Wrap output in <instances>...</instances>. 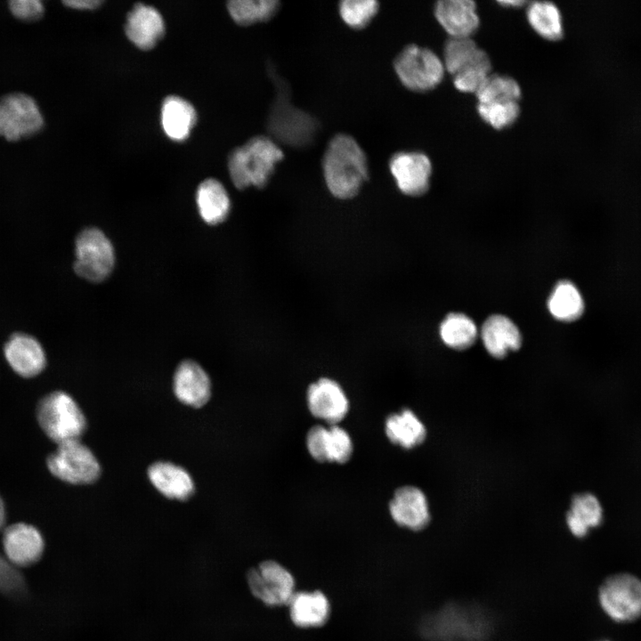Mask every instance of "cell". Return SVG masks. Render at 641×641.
Instances as JSON below:
<instances>
[{"label": "cell", "instance_id": "1", "mask_svg": "<svg viewBox=\"0 0 641 641\" xmlns=\"http://www.w3.org/2000/svg\"><path fill=\"white\" fill-rule=\"evenodd\" d=\"M322 171L329 192L340 199L353 198L369 178L366 155L345 134L331 138L322 158Z\"/></svg>", "mask_w": 641, "mask_h": 641}, {"label": "cell", "instance_id": "38", "mask_svg": "<svg viewBox=\"0 0 641 641\" xmlns=\"http://www.w3.org/2000/svg\"><path fill=\"white\" fill-rule=\"evenodd\" d=\"M12 15L24 21H35L44 14V5L39 0H12L9 2Z\"/></svg>", "mask_w": 641, "mask_h": 641}, {"label": "cell", "instance_id": "28", "mask_svg": "<svg viewBox=\"0 0 641 641\" xmlns=\"http://www.w3.org/2000/svg\"><path fill=\"white\" fill-rule=\"evenodd\" d=\"M548 306L550 313L557 320L572 321L583 313V298L571 281L558 282L549 296Z\"/></svg>", "mask_w": 641, "mask_h": 641}, {"label": "cell", "instance_id": "14", "mask_svg": "<svg viewBox=\"0 0 641 641\" xmlns=\"http://www.w3.org/2000/svg\"><path fill=\"white\" fill-rule=\"evenodd\" d=\"M389 513L398 526L414 531L425 529L431 520L425 493L411 485L402 486L394 491L389 503Z\"/></svg>", "mask_w": 641, "mask_h": 641}, {"label": "cell", "instance_id": "32", "mask_svg": "<svg viewBox=\"0 0 641 641\" xmlns=\"http://www.w3.org/2000/svg\"><path fill=\"white\" fill-rule=\"evenodd\" d=\"M480 118L494 129L501 130L511 126L519 118V101H492L477 103Z\"/></svg>", "mask_w": 641, "mask_h": 641}, {"label": "cell", "instance_id": "39", "mask_svg": "<svg viewBox=\"0 0 641 641\" xmlns=\"http://www.w3.org/2000/svg\"><path fill=\"white\" fill-rule=\"evenodd\" d=\"M103 2L99 0H69L63 1V4L69 8L77 10H94Z\"/></svg>", "mask_w": 641, "mask_h": 641}, {"label": "cell", "instance_id": "17", "mask_svg": "<svg viewBox=\"0 0 641 641\" xmlns=\"http://www.w3.org/2000/svg\"><path fill=\"white\" fill-rule=\"evenodd\" d=\"M287 606L290 621L301 629L320 628L331 614L329 599L319 589L296 591Z\"/></svg>", "mask_w": 641, "mask_h": 641}, {"label": "cell", "instance_id": "33", "mask_svg": "<svg viewBox=\"0 0 641 641\" xmlns=\"http://www.w3.org/2000/svg\"><path fill=\"white\" fill-rule=\"evenodd\" d=\"M379 4L375 0H345L339 4V14L345 24L359 29L365 28L377 14Z\"/></svg>", "mask_w": 641, "mask_h": 641}, {"label": "cell", "instance_id": "20", "mask_svg": "<svg viewBox=\"0 0 641 641\" xmlns=\"http://www.w3.org/2000/svg\"><path fill=\"white\" fill-rule=\"evenodd\" d=\"M481 337L487 352L495 358H502L510 351L520 348L522 336L516 325L507 317L496 314L483 323Z\"/></svg>", "mask_w": 641, "mask_h": 641}, {"label": "cell", "instance_id": "40", "mask_svg": "<svg viewBox=\"0 0 641 641\" xmlns=\"http://www.w3.org/2000/svg\"><path fill=\"white\" fill-rule=\"evenodd\" d=\"M503 7H522L524 4H528L525 1H499L498 2Z\"/></svg>", "mask_w": 641, "mask_h": 641}, {"label": "cell", "instance_id": "5", "mask_svg": "<svg viewBox=\"0 0 641 641\" xmlns=\"http://www.w3.org/2000/svg\"><path fill=\"white\" fill-rule=\"evenodd\" d=\"M395 73L408 89L423 93L434 89L445 74L442 61L434 52L417 45L405 46L394 61Z\"/></svg>", "mask_w": 641, "mask_h": 641}, {"label": "cell", "instance_id": "11", "mask_svg": "<svg viewBox=\"0 0 641 641\" xmlns=\"http://www.w3.org/2000/svg\"><path fill=\"white\" fill-rule=\"evenodd\" d=\"M389 168L398 189L409 196H420L429 187L432 163L425 153L401 151L394 154Z\"/></svg>", "mask_w": 641, "mask_h": 641}, {"label": "cell", "instance_id": "10", "mask_svg": "<svg viewBox=\"0 0 641 641\" xmlns=\"http://www.w3.org/2000/svg\"><path fill=\"white\" fill-rule=\"evenodd\" d=\"M44 118L36 101L23 93H12L0 99V136L10 142L38 133Z\"/></svg>", "mask_w": 641, "mask_h": 641}, {"label": "cell", "instance_id": "23", "mask_svg": "<svg viewBox=\"0 0 641 641\" xmlns=\"http://www.w3.org/2000/svg\"><path fill=\"white\" fill-rule=\"evenodd\" d=\"M196 202L203 221L210 225L223 222L230 212L231 201L223 185L210 178L203 181L196 192Z\"/></svg>", "mask_w": 641, "mask_h": 641}, {"label": "cell", "instance_id": "27", "mask_svg": "<svg viewBox=\"0 0 641 641\" xmlns=\"http://www.w3.org/2000/svg\"><path fill=\"white\" fill-rule=\"evenodd\" d=\"M486 56L487 53L472 37H450L444 45L442 61L445 71L454 76Z\"/></svg>", "mask_w": 641, "mask_h": 641}, {"label": "cell", "instance_id": "37", "mask_svg": "<svg viewBox=\"0 0 641 641\" xmlns=\"http://www.w3.org/2000/svg\"><path fill=\"white\" fill-rule=\"evenodd\" d=\"M326 434L327 426L315 425L306 434V448L311 457L318 462H327L326 459Z\"/></svg>", "mask_w": 641, "mask_h": 641}, {"label": "cell", "instance_id": "24", "mask_svg": "<svg viewBox=\"0 0 641 641\" xmlns=\"http://www.w3.org/2000/svg\"><path fill=\"white\" fill-rule=\"evenodd\" d=\"M385 432L391 442L403 449L420 445L426 436L424 424L408 409L389 415L385 422Z\"/></svg>", "mask_w": 641, "mask_h": 641}, {"label": "cell", "instance_id": "15", "mask_svg": "<svg viewBox=\"0 0 641 641\" xmlns=\"http://www.w3.org/2000/svg\"><path fill=\"white\" fill-rule=\"evenodd\" d=\"M4 355L11 368L20 377H33L46 365V355L40 342L26 333H14L4 345Z\"/></svg>", "mask_w": 641, "mask_h": 641}, {"label": "cell", "instance_id": "8", "mask_svg": "<svg viewBox=\"0 0 641 641\" xmlns=\"http://www.w3.org/2000/svg\"><path fill=\"white\" fill-rule=\"evenodd\" d=\"M246 578L253 596L270 607L287 606L296 591L292 572L272 559L250 568Z\"/></svg>", "mask_w": 641, "mask_h": 641}, {"label": "cell", "instance_id": "41", "mask_svg": "<svg viewBox=\"0 0 641 641\" xmlns=\"http://www.w3.org/2000/svg\"><path fill=\"white\" fill-rule=\"evenodd\" d=\"M6 521V511L4 502L0 496V530L4 527Z\"/></svg>", "mask_w": 641, "mask_h": 641}, {"label": "cell", "instance_id": "21", "mask_svg": "<svg viewBox=\"0 0 641 641\" xmlns=\"http://www.w3.org/2000/svg\"><path fill=\"white\" fill-rule=\"evenodd\" d=\"M148 476L154 487L171 499H188L194 491L189 473L170 462H156L148 469Z\"/></svg>", "mask_w": 641, "mask_h": 641}, {"label": "cell", "instance_id": "2", "mask_svg": "<svg viewBox=\"0 0 641 641\" xmlns=\"http://www.w3.org/2000/svg\"><path fill=\"white\" fill-rule=\"evenodd\" d=\"M283 158L281 148L272 138L255 136L229 155L231 180L239 190L251 186L264 188Z\"/></svg>", "mask_w": 641, "mask_h": 641}, {"label": "cell", "instance_id": "25", "mask_svg": "<svg viewBox=\"0 0 641 641\" xmlns=\"http://www.w3.org/2000/svg\"><path fill=\"white\" fill-rule=\"evenodd\" d=\"M571 533L577 538L585 537L591 528L603 521V508L598 499L588 492L572 497L565 517Z\"/></svg>", "mask_w": 641, "mask_h": 641}, {"label": "cell", "instance_id": "7", "mask_svg": "<svg viewBox=\"0 0 641 641\" xmlns=\"http://www.w3.org/2000/svg\"><path fill=\"white\" fill-rule=\"evenodd\" d=\"M46 466L53 475L72 484L93 483L101 474L97 458L79 440L58 443L48 455Z\"/></svg>", "mask_w": 641, "mask_h": 641}, {"label": "cell", "instance_id": "16", "mask_svg": "<svg viewBox=\"0 0 641 641\" xmlns=\"http://www.w3.org/2000/svg\"><path fill=\"white\" fill-rule=\"evenodd\" d=\"M434 16L450 37H471L480 25L476 4L471 0L439 1Z\"/></svg>", "mask_w": 641, "mask_h": 641}, {"label": "cell", "instance_id": "29", "mask_svg": "<svg viewBox=\"0 0 641 641\" xmlns=\"http://www.w3.org/2000/svg\"><path fill=\"white\" fill-rule=\"evenodd\" d=\"M440 336L443 343L453 349L464 350L474 344L477 329L474 321L463 313H450L442 320Z\"/></svg>", "mask_w": 641, "mask_h": 641}, {"label": "cell", "instance_id": "42", "mask_svg": "<svg viewBox=\"0 0 641 641\" xmlns=\"http://www.w3.org/2000/svg\"><path fill=\"white\" fill-rule=\"evenodd\" d=\"M598 641H608V640H598Z\"/></svg>", "mask_w": 641, "mask_h": 641}, {"label": "cell", "instance_id": "34", "mask_svg": "<svg viewBox=\"0 0 641 641\" xmlns=\"http://www.w3.org/2000/svg\"><path fill=\"white\" fill-rule=\"evenodd\" d=\"M491 73V61L488 55L452 76L453 85L459 92L475 93Z\"/></svg>", "mask_w": 641, "mask_h": 641}, {"label": "cell", "instance_id": "18", "mask_svg": "<svg viewBox=\"0 0 641 641\" xmlns=\"http://www.w3.org/2000/svg\"><path fill=\"white\" fill-rule=\"evenodd\" d=\"M125 32L136 47L150 50L164 36V20L156 8L139 3L127 14Z\"/></svg>", "mask_w": 641, "mask_h": 641}, {"label": "cell", "instance_id": "9", "mask_svg": "<svg viewBox=\"0 0 641 641\" xmlns=\"http://www.w3.org/2000/svg\"><path fill=\"white\" fill-rule=\"evenodd\" d=\"M598 599L612 620L634 621L641 617V580L627 572L611 575L600 585Z\"/></svg>", "mask_w": 641, "mask_h": 641}, {"label": "cell", "instance_id": "26", "mask_svg": "<svg viewBox=\"0 0 641 641\" xmlns=\"http://www.w3.org/2000/svg\"><path fill=\"white\" fill-rule=\"evenodd\" d=\"M526 18L531 28L542 38L557 41L563 37V20L555 4L547 1L528 3Z\"/></svg>", "mask_w": 641, "mask_h": 641}, {"label": "cell", "instance_id": "35", "mask_svg": "<svg viewBox=\"0 0 641 641\" xmlns=\"http://www.w3.org/2000/svg\"><path fill=\"white\" fill-rule=\"evenodd\" d=\"M353 444L350 434L338 425L327 426L326 459L327 462L344 464L353 455Z\"/></svg>", "mask_w": 641, "mask_h": 641}, {"label": "cell", "instance_id": "13", "mask_svg": "<svg viewBox=\"0 0 641 641\" xmlns=\"http://www.w3.org/2000/svg\"><path fill=\"white\" fill-rule=\"evenodd\" d=\"M2 541L4 556L18 567L36 564L45 549V540L38 529L22 522L6 526Z\"/></svg>", "mask_w": 641, "mask_h": 641}, {"label": "cell", "instance_id": "4", "mask_svg": "<svg viewBox=\"0 0 641 641\" xmlns=\"http://www.w3.org/2000/svg\"><path fill=\"white\" fill-rule=\"evenodd\" d=\"M36 417L44 433L54 442L79 440L86 419L75 400L66 392L53 391L41 397Z\"/></svg>", "mask_w": 641, "mask_h": 641}, {"label": "cell", "instance_id": "19", "mask_svg": "<svg viewBox=\"0 0 641 641\" xmlns=\"http://www.w3.org/2000/svg\"><path fill=\"white\" fill-rule=\"evenodd\" d=\"M174 392L183 403L199 408L211 395V382L202 367L187 360L177 367L174 376Z\"/></svg>", "mask_w": 641, "mask_h": 641}, {"label": "cell", "instance_id": "12", "mask_svg": "<svg viewBox=\"0 0 641 641\" xmlns=\"http://www.w3.org/2000/svg\"><path fill=\"white\" fill-rule=\"evenodd\" d=\"M306 402L311 414L329 425H338L349 411V401L344 389L329 377L320 378L308 386Z\"/></svg>", "mask_w": 641, "mask_h": 641}, {"label": "cell", "instance_id": "30", "mask_svg": "<svg viewBox=\"0 0 641 641\" xmlns=\"http://www.w3.org/2000/svg\"><path fill=\"white\" fill-rule=\"evenodd\" d=\"M279 6L280 2L276 0H233L227 4L232 20L241 26L270 20Z\"/></svg>", "mask_w": 641, "mask_h": 641}, {"label": "cell", "instance_id": "31", "mask_svg": "<svg viewBox=\"0 0 641 641\" xmlns=\"http://www.w3.org/2000/svg\"><path fill=\"white\" fill-rule=\"evenodd\" d=\"M475 94L478 103L519 101L522 90L515 78L491 73Z\"/></svg>", "mask_w": 641, "mask_h": 641}, {"label": "cell", "instance_id": "3", "mask_svg": "<svg viewBox=\"0 0 641 641\" xmlns=\"http://www.w3.org/2000/svg\"><path fill=\"white\" fill-rule=\"evenodd\" d=\"M268 72L276 88V97L268 116V130L273 140L293 147L311 143L319 128L317 120L294 106L286 83L269 65Z\"/></svg>", "mask_w": 641, "mask_h": 641}, {"label": "cell", "instance_id": "36", "mask_svg": "<svg viewBox=\"0 0 641 641\" xmlns=\"http://www.w3.org/2000/svg\"><path fill=\"white\" fill-rule=\"evenodd\" d=\"M26 582L20 567L0 554V592L10 596H21Z\"/></svg>", "mask_w": 641, "mask_h": 641}, {"label": "cell", "instance_id": "22", "mask_svg": "<svg viewBox=\"0 0 641 641\" xmlns=\"http://www.w3.org/2000/svg\"><path fill=\"white\" fill-rule=\"evenodd\" d=\"M197 120L193 106L179 96L166 97L161 107V125L165 134L174 141H183Z\"/></svg>", "mask_w": 641, "mask_h": 641}, {"label": "cell", "instance_id": "6", "mask_svg": "<svg viewBox=\"0 0 641 641\" xmlns=\"http://www.w3.org/2000/svg\"><path fill=\"white\" fill-rule=\"evenodd\" d=\"M74 271L91 282L104 280L112 272L115 252L108 237L95 227L83 230L75 241Z\"/></svg>", "mask_w": 641, "mask_h": 641}]
</instances>
